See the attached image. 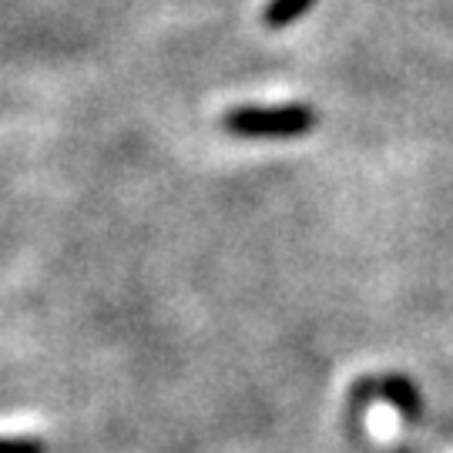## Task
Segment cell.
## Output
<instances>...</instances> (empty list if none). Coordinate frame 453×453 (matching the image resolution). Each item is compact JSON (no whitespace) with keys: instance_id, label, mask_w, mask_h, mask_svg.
<instances>
[{"instance_id":"obj_4","label":"cell","mask_w":453,"mask_h":453,"mask_svg":"<svg viewBox=\"0 0 453 453\" xmlns=\"http://www.w3.org/2000/svg\"><path fill=\"white\" fill-rule=\"evenodd\" d=\"M0 453H48V447L41 440L27 437H0Z\"/></svg>"},{"instance_id":"obj_3","label":"cell","mask_w":453,"mask_h":453,"mask_svg":"<svg viewBox=\"0 0 453 453\" xmlns=\"http://www.w3.org/2000/svg\"><path fill=\"white\" fill-rule=\"evenodd\" d=\"M312 4L316 0H269L262 17H265L269 27H289V24H296L299 17L306 14Z\"/></svg>"},{"instance_id":"obj_2","label":"cell","mask_w":453,"mask_h":453,"mask_svg":"<svg viewBox=\"0 0 453 453\" xmlns=\"http://www.w3.org/2000/svg\"><path fill=\"white\" fill-rule=\"evenodd\" d=\"M380 393H383V400L389 406H396L400 410V417L406 420H417L423 413V403H420V389L413 387L406 376H389L380 383Z\"/></svg>"},{"instance_id":"obj_1","label":"cell","mask_w":453,"mask_h":453,"mask_svg":"<svg viewBox=\"0 0 453 453\" xmlns=\"http://www.w3.org/2000/svg\"><path fill=\"white\" fill-rule=\"evenodd\" d=\"M226 131L239 138H299L312 131L316 111L306 104H282V108H232L222 118Z\"/></svg>"}]
</instances>
